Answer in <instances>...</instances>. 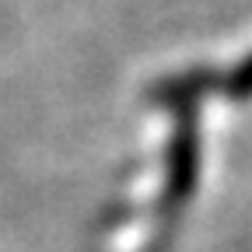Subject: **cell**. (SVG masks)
Returning <instances> with one entry per match:
<instances>
[{
    "instance_id": "6da1fadb",
    "label": "cell",
    "mask_w": 252,
    "mask_h": 252,
    "mask_svg": "<svg viewBox=\"0 0 252 252\" xmlns=\"http://www.w3.org/2000/svg\"><path fill=\"white\" fill-rule=\"evenodd\" d=\"M200 175V144H196V126H193V112L182 109L179 119V133L172 140V154H168V186H165V207H179L186 203V196L193 193Z\"/></svg>"
},
{
    "instance_id": "7a4b0ae2",
    "label": "cell",
    "mask_w": 252,
    "mask_h": 252,
    "mask_svg": "<svg viewBox=\"0 0 252 252\" xmlns=\"http://www.w3.org/2000/svg\"><path fill=\"white\" fill-rule=\"evenodd\" d=\"M207 81H214L207 70H189V74H182V77L161 81L151 94H154L158 102H172V105H179V109H189V102H193L196 94L207 91Z\"/></svg>"
},
{
    "instance_id": "3957f363",
    "label": "cell",
    "mask_w": 252,
    "mask_h": 252,
    "mask_svg": "<svg viewBox=\"0 0 252 252\" xmlns=\"http://www.w3.org/2000/svg\"><path fill=\"white\" fill-rule=\"evenodd\" d=\"M224 88H228V94H235V98H249L252 94V60L242 63V67L224 81Z\"/></svg>"
}]
</instances>
